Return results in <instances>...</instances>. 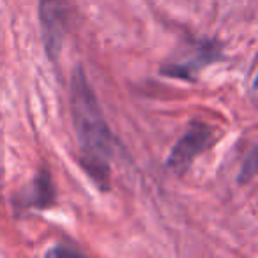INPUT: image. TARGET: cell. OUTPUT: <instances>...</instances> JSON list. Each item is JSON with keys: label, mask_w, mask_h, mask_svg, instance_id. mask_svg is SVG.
<instances>
[{"label": "cell", "mask_w": 258, "mask_h": 258, "mask_svg": "<svg viewBox=\"0 0 258 258\" xmlns=\"http://www.w3.org/2000/svg\"><path fill=\"white\" fill-rule=\"evenodd\" d=\"M71 108L82 151V166L85 168L87 175L99 186V189H108L110 159L115 152V140L104 122L97 97L82 68L73 73Z\"/></svg>", "instance_id": "1"}, {"label": "cell", "mask_w": 258, "mask_h": 258, "mask_svg": "<svg viewBox=\"0 0 258 258\" xmlns=\"http://www.w3.org/2000/svg\"><path fill=\"white\" fill-rule=\"evenodd\" d=\"M214 137L216 129L212 125L205 124V122H193L170 152L168 161H166L168 168L175 173L186 172L193 163V159L207 147H211Z\"/></svg>", "instance_id": "2"}, {"label": "cell", "mask_w": 258, "mask_h": 258, "mask_svg": "<svg viewBox=\"0 0 258 258\" xmlns=\"http://www.w3.org/2000/svg\"><path fill=\"white\" fill-rule=\"evenodd\" d=\"M41 25H43L44 46L51 58L60 51L62 36L66 27V6L64 0H39Z\"/></svg>", "instance_id": "3"}, {"label": "cell", "mask_w": 258, "mask_h": 258, "mask_svg": "<svg viewBox=\"0 0 258 258\" xmlns=\"http://www.w3.org/2000/svg\"><path fill=\"white\" fill-rule=\"evenodd\" d=\"M34 195H32V204L37 205V207H48L51 205L55 198V189L53 184L50 180V175L48 172H43L36 180H34Z\"/></svg>", "instance_id": "4"}]
</instances>
